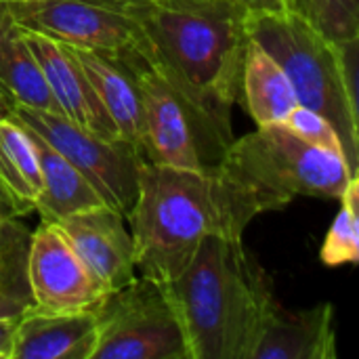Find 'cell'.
<instances>
[{
  "label": "cell",
  "instance_id": "obj_1",
  "mask_svg": "<svg viewBox=\"0 0 359 359\" xmlns=\"http://www.w3.org/2000/svg\"><path fill=\"white\" fill-rule=\"evenodd\" d=\"M151 63L219 130L231 135L242 99L248 11L236 0H116Z\"/></svg>",
  "mask_w": 359,
  "mask_h": 359
},
{
  "label": "cell",
  "instance_id": "obj_2",
  "mask_svg": "<svg viewBox=\"0 0 359 359\" xmlns=\"http://www.w3.org/2000/svg\"><path fill=\"white\" fill-rule=\"evenodd\" d=\"M263 212V202L221 166L189 170L143 162L137 200L126 215L137 273L168 284L206 236L242 238Z\"/></svg>",
  "mask_w": 359,
  "mask_h": 359
},
{
  "label": "cell",
  "instance_id": "obj_3",
  "mask_svg": "<svg viewBox=\"0 0 359 359\" xmlns=\"http://www.w3.org/2000/svg\"><path fill=\"white\" fill-rule=\"evenodd\" d=\"M168 288L189 359H250L278 307L267 271L233 236H206Z\"/></svg>",
  "mask_w": 359,
  "mask_h": 359
},
{
  "label": "cell",
  "instance_id": "obj_4",
  "mask_svg": "<svg viewBox=\"0 0 359 359\" xmlns=\"http://www.w3.org/2000/svg\"><path fill=\"white\" fill-rule=\"evenodd\" d=\"M248 36L284 69L299 105L337 128L349 170L358 175L359 116L355 95L358 42L339 46L292 11L248 13Z\"/></svg>",
  "mask_w": 359,
  "mask_h": 359
},
{
  "label": "cell",
  "instance_id": "obj_5",
  "mask_svg": "<svg viewBox=\"0 0 359 359\" xmlns=\"http://www.w3.org/2000/svg\"><path fill=\"white\" fill-rule=\"evenodd\" d=\"M219 166L250 189L267 212L284 208L294 198L339 200L358 177L343 156L303 141L286 124L257 126L233 139Z\"/></svg>",
  "mask_w": 359,
  "mask_h": 359
},
{
  "label": "cell",
  "instance_id": "obj_6",
  "mask_svg": "<svg viewBox=\"0 0 359 359\" xmlns=\"http://www.w3.org/2000/svg\"><path fill=\"white\" fill-rule=\"evenodd\" d=\"M118 55L130 65L141 93L145 162L189 170L219 166L233 137L219 130L151 63L143 38L137 48Z\"/></svg>",
  "mask_w": 359,
  "mask_h": 359
},
{
  "label": "cell",
  "instance_id": "obj_7",
  "mask_svg": "<svg viewBox=\"0 0 359 359\" xmlns=\"http://www.w3.org/2000/svg\"><path fill=\"white\" fill-rule=\"evenodd\" d=\"M90 359H189L177 303L166 282L137 273L95 309Z\"/></svg>",
  "mask_w": 359,
  "mask_h": 359
},
{
  "label": "cell",
  "instance_id": "obj_8",
  "mask_svg": "<svg viewBox=\"0 0 359 359\" xmlns=\"http://www.w3.org/2000/svg\"><path fill=\"white\" fill-rule=\"evenodd\" d=\"M11 116L65 156L109 208L120 210L124 217L130 212L139 191L141 164L145 162L141 149L120 137L93 135L59 111L13 105Z\"/></svg>",
  "mask_w": 359,
  "mask_h": 359
},
{
  "label": "cell",
  "instance_id": "obj_9",
  "mask_svg": "<svg viewBox=\"0 0 359 359\" xmlns=\"http://www.w3.org/2000/svg\"><path fill=\"white\" fill-rule=\"evenodd\" d=\"M8 21L76 48L126 53L141 34L116 0H0Z\"/></svg>",
  "mask_w": 359,
  "mask_h": 359
},
{
  "label": "cell",
  "instance_id": "obj_10",
  "mask_svg": "<svg viewBox=\"0 0 359 359\" xmlns=\"http://www.w3.org/2000/svg\"><path fill=\"white\" fill-rule=\"evenodd\" d=\"M27 280L34 307L42 311H95L107 294L74 252L61 229L44 221L29 236Z\"/></svg>",
  "mask_w": 359,
  "mask_h": 359
},
{
  "label": "cell",
  "instance_id": "obj_11",
  "mask_svg": "<svg viewBox=\"0 0 359 359\" xmlns=\"http://www.w3.org/2000/svg\"><path fill=\"white\" fill-rule=\"evenodd\" d=\"M55 225L105 292L137 276L133 233L120 210L101 204L74 212Z\"/></svg>",
  "mask_w": 359,
  "mask_h": 359
},
{
  "label": "cell",
  "instance_id": "obj_12",
  "mask_svg": "<svg viewBox=\"0 0 359 359\" xmlns=\"http://www.w3.org/2000/svg\"><path fill=\"white\" fill-rule=\"evenodd\" d=\"M19 32L46 78L59 114L93 135L105 139L120 137L101 101L97 99L82 65L74 57L72 48L67 44H61L53 38L34 32Z\"/></svg>",
  "mask_w": 359,
  "mask_h": 359
},
{
  "label": "cell",
  "instance_id": "obj_13",
  "mask_svg": "<svg viewBox=\"0 0 359 359\" xmlns=\"http://www.w3.org/2000/svg\"><path fill=\"white\" fill-rule=\"evenodd\" d=\"M97 343L95 311L27 309L15 322L11 359H90Z\"/></svg>",
  "mask_w": 359,
  "mask_h": 359
},
{
  "label": "cell",
  "instance_id": "obj_14",
  "mask_svg": "<svg viewBox=\"0 0 359 359\" xmlns=\"http://www.w3.org/2000/svg\"><path fill=\"white\" fill-rule=\"evenodd\" d=\"M250 359H337L332 305L288 311L278 303Z\"/></svg>",
  "mask_w": 359,
  "mask_h": 359
},
{
  "label": "cell",
  "instance_id": "obj_15",
  "mask_svg": "<svg viewBox=\"0 0 359 359\" xmlns=\"http://www.w3.org/2000/svg\"><path fill=\"white\" fill-rule=\"evenodd\" d=\"M78 63L82 65L97 99L107 111L118 135L141 149L143 114H141V93L130 65L118 53H101L93 48L69 46ZM145 158V156H143Z\"/></svg>",
  "mask_w": 359,
  "mask_h": 359
},
{
  "label": "cell",
  "instance_id": "obj_16",
  "mask_svg": "<svg viewBox=\"0 0 359 359\" xmlns=\"http://www.w3.org/2000/svg\"><path fill=\"white\" fill-rule=\"evenodd\" d=\"M23 128L32 137L42 175V189L34 206V212L40 215V221L57 223L74 212L105 204L101 196L95 191V187L80 175V170L65 156H61L38 133L29 130L27 126Z\"/></svg>",
  "mask_w": 359,
  "mask_h": 359
},
{
  "label": "cell",
  "instance_id": "obj_17",
  "mask_svg": "<svg viewBox=\"0 0 359 359\" xmlns=\"http://www.w3.org/2000/svg\"><path fill=\"white\" fill-rule=\"evenodd\" d=\"M242 97L257 126L284 124L290 111L299 105L284 69L252 38L248 40L244 55Z\"/></svg>",
  "mask_w": 359,
  "mask_h": 359
},
{
  "label": "cell",
  "instance_id": "obj_18",
  "mask_svg": "<svg viewBox=\"0 0 359 359\" xmlns=\"http://www.w3.org/2000/svg\"><path fill=\"white\" fill-rule=\"evenodd\" d=\"M0 187L17 217L34 212L42 189L40 164L29 133L11 114L0 118Z\"/></svg>",
  "mask_w": 359,
  "mask_h": 359
},
{
  "label": "cell",
  "instance_id": "obj_19",
  "mask_svg": "<svg viewBox=\"0 0 359 359\" xmlns=\"http://www.w3.org/2000/svg\"><path fill=\"white\" fill-rule=\"evenodd\" d=\"M29 236L19 217L0 219V320H17L34 307L27 280Z\"/></svg>",
  "mask_w": 359,
  "mask_h": 359
},
{
  "label": "cell",
  "instance_id": "obj_20",
  "mask_svg": "<svg viewBox=\"0 0 359 359\" xmlns=\"http://www.w3.org/2000/svg\"><path fill=\"white\" fill-rule=\"evenodd\" d=\"M286 11L339 46L359 42V0H286Z\"/></svg>",
  "mask_w": 359,
  "mask_h": 359
},
{
  "label": "cell",
  "instance_id": "obj_21",
  "mask_svg": "<svg viewBox=\"0 0 359 359\" xmlns=\"http://www.w3.org/2000/svg\"><path fill=\"white\" fill-rule=\"evenodd\" d=\"M341 210L334 217L326 240L320 250V259L326 267L355 265L359 259V179L353 177L345 187Z\"/></svg>",
  "mask_w": 359,
  "mask_h": 359
},
{
  "label": "cell",
  "instance_id": "obj_22",
  "mask_svg": "<svg viewBox=\"0 0 359 359\" xmlns=\"http://www.w3.org/2000/svg\"><path fill=\"white\" fill-rule=\"evenodd\" d=\"M297 137H301L303 141L320 147V149H326V151H334L339 156L345 158L343 154V143H341V137L337 133V128L332 126V122L328 118H324L322 114L309 109V107H303V105H297L290 116L286 118L284 122Z\"/></svg>",
  "mask_w": 359,
  "mask_h": 359
},
{
  "label": "cell",
  "instance_id": "obj_23",
  "mask_svg": "<svg viewBox=\"0 0 359 359\" xmlns=\"http://www.w3.org/2000/svg\"><path fill=\"white\" fill-rule=\"evenodd\" d=\"M248 13H280L286 11V0H236Z\"/></svg>",
  "mask_w": 359,
  "mask_h": 359
},
{
  "label": "cell",
  "instance_id": "obj_24",
  "mask_svg": "<svg viewBox=\"0 0 359 359\" xmlns=\"http://www.w3.org/2000/svg\"><path fill=\"white\" fill-rule=\"evenodd\" d=\"M15 34H17V27L8 21V17L2 13V8H0V65H2V61H4V57H6V53H8V48H11V42H13V38H15ZM2 86V84H0Z\"/></svg>",
  "mask_w": 359,
  "mask_h": 359
},
{
  "label": "cell",
  "instance_id": "obj_25",
  "mask_svg": "<svg viewBox=\"0 0 359 359\" xmlns=\"http://www.w3.org/2000/svg\"><path fill=\"white\" fill-rule=\"evenodd\" d=\"M17 320H0V359H11Z\"/></svg>",
  "mask_w": 359,
  "mask_h": 359
},
{
  "label": "cell",
  "instance_id": "obj_26",
  "mask_svg": "<svg viewBox=\"0 0 359 359\" xmlns=\"http://www.w3.org/2000/svg\"><path fill=\"white\" fill-rule=\"evenodd\" d=\"M0 215H4V217H17L15 215V208H13V202L8 200V196H6V191L0 187Z\"/></svg>",
  "mask_w": 359,
  "mask_h": 359
},
{
  "label": "cell",
  "instance_id": "obj_27",
  "mask_svg": "<svg viewBox=\"0 0 359 359\" xmlns=\"http://www.w3.org/2000/svg\"><path fill=\"white\" fill-rule=\"evenodd\" d=\"M11 109H13V101H11V97L6 95V90L0 86V118H2V116H8Z\"/></svg>",
  "mask_w": 359,
  "mask_h": 359
},
{
  "label": "cell",
  "instance_id": "obj_28",
  "mask_svg": "<svg viewBox=\"0 0 359 359\" xmlns=\"http://www.w3.org/2000/svg\"><path fill=\"white\" fill-rule=\"evenodd\" d=\"M2 217H4V215H0V219H2Z\"/></svg>",
  "mask_w": 359,
  "mask_h": 359
}]
</instances>
